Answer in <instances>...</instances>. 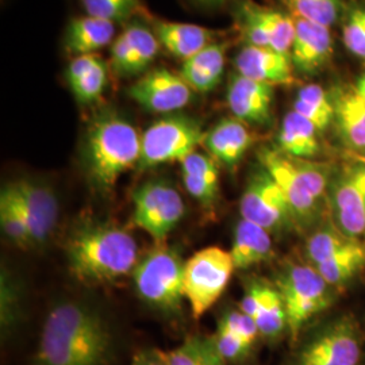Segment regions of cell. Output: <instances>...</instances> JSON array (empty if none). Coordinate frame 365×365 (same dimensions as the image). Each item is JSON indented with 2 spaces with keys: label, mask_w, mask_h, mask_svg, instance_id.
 I'll list each match as a JSON object with an SVG mask.
<instances>
[{
  "label": "cell",
  "mask_w": 365,
  "mask_h": 365,
  "mask_svg": "<svg viewBox=\"0 0 365 365\" xmlns=\"http://www.w3.org/2000/svg\"><path fill=\"white\" fill-rule=\"evenodd\" d=\"M114 334L98 310L80 302H63L48 314L33 365H108Z\"/></svg>",
  "instance_id": "6da1fadb"
},
{
  "label": "cell",
  "mask_w": 365,
  "mask_h": 365,
  "mask_svg": "<svg viewBox=\"0 0 365 365\" xmlns=\"http://www.w3.org/2000/svg\"><path fill=\"white\" fill-rule=\"evenodd\" d=\"M69 271L80 282H113L134 271L138 247L125 229L107 222L80 225L66 241Z\"/></svg>",
  "instance_id": "7a4b0ae2"
},
{
  "label": "cell",
  "mask_w": 365,
  "mask_h": 365,
  "mask_svg": "<svg viewBox=\"0 0 365 365\" xmlns=\"http://www.w3.org/2000/svg\"><path fill=\"white\" fill-rule=\"evenodd\" d=\"M141 135L114 110H103L92 118L84 141V164L98 188H113L125 172L138 165Z\"/></svg>",
  "instance_id": "3957f363"
},
{
  "label": "cell",
  "mask_w": 365,
  "mask_h": 365,
  "mask_svg": "<svg viewBox=\"0 0 365 365\" xmlns=\"http://www.w3.org/2000/svg\"><path fill=\"white\" fill-rule=\"evenodd\" d=\"M259 160L284 192L297 218L313 217L318 200L327 192V175L321 167L268 148L261 149Z\"/></svg>",
  "instance_id": "277c9868"
},
{
  "label": "cell",
  "mask_w": 365,
  "mask_h": 365,
  "mask_svg": "<svg viewBox=\"0 0 365 365\" xmlns=\"http://www.w3.org/2000/svg\"><path fill=\"white\" fill-rule=\"evenodd\" d=\"M184 262L175 249L156 245L133 271L138 295L161 313L178 314L182 310Z\"/></svg>",
  "instance_id": "5b68a950"
},
{
  "label": "cell",
  "mask_w": 365,
  "mask_h": 365,
  "mask_svg": "<svg viewBox=\"0 0 365 365\" xmlns=\"http://www.w3.org/2000/svg\"><path fill=\"white\" fill-rule=\"evenodd\" d=\"M235 268L230 250L207 247L184 262L182 292L194 318H200L218 302Z\"/></svg>",
  "instance_id": "8992f818"
},
{
  "label": "cell",
  "mask_w": 365,
  "mask_h": 365,
  "mask_svg": "<svg viewBox=\"0 0 365 365\" xmlns=\"http://www.w3.org/2000/svg\"><path fill=\"white\" fill-rule=\"evenodd\" d=\"M205 131L195 118L170 114L152 123L141 135V170L156 168L163 164L182 163L203 145Z\"/></svg>",
  "instance_id": "52a82bcc"
},
{
  "label": "cell",
  "mask_w": 365,
  "mask_h": 365,
  "mask_svg": "<svg viewBox=\"0 0 365 365\" xmlns=\"http://www.w3.org/2000/svg\"><path fill=\"white\" fill-rule=\"evenodd\" d=\"M276 288L284 303L288 336L297 342L304 325L329 304L327 282L314 267L294 265L277 279Z\"/></svg>",
  "instance_id": "ba28073f"
},
{
  "label": "cell",
  "mask_w": 365,
  "mask_h": 365,
  "mask_svg": "<svg viewBox=\"0 0 365 365\" xmlns=\"http://www.w3.org/2000/svg\"><path fill=\"white\" fill-rule=\"evenodd\" d=\"M133 225L150 235L156 245L165 242L185 212L179 191L161 179L145 182L138 187L133 194Z\"/></svg>",
  "instance_id": "9c48e42d"
},
{
  "label": "cell",
  "mask_w": 365,
  "mask_h": 365,
  "mask_svg": "<svg viewBox=\"0 0 365 365\" xmlns=\"http://www.w3.org/2000/svg\"><path fill=\"white\" fill-rule=\"evenodd\" d=\"M361 360L357 327L349 319H341L302 342L288 365H360Z\"/></svg>",
  "instance_id": "30bf717a"
},
{
  "label": "cell",
  "mask_w": 365,
  "mask_h": 365,
  "mask_svg": "<svg viewBox=\"0 0 365 365\" xmlns=\"http://www.w3.org/2000/svg\"><path fill=\"white\" fill-rule=\"evenodd\" d=\"M0 195L6 196L25 220L34 245L43 244L52 235L58 218V202L48 184L19 179L6 184Z\"/></svg>",
  "instance_id": "8fae6325"
},
{
  "label": "cell",
  "mask_w": 365,
  "mask_h": 365,
  "mask_svg": "<svg viewBox=\"0 0 365 365\" xmlns=\"http://www.w3.org/2000/svg\"><path fill=\"white\" fill-rule=\"evenodd\" d=\"M240 212L242 220L253 222L269 233L287 229L297 218L284 192L265 170L250 178L241 196Z\"/></svg>",
  "instance_id": "7c38bea8"
},
{
  "label": "cell",
  "mask_w": 365,
  "mask_h": 365,
  "mask_svg": "<svg viewBox=\"0 0 365 365\" xmlns=\"http://www.w3.org/2000/svg\"><path fill=\"white\" fill-rule=\"evenodd\" d=\"M237 10L238 29L247 45L271 48L289 54L295 37L292 15L264 7L250 0L242 1Z\"/></svg>",
  "instance_id": "4fadbf2b"
},
{
  "label": "cell",
  "mask_w": 365,
  "mask_h": 365,
  "mask_svg": "<svg viewBox=\"0 0 365 365\" xmlns=\"http://www.w3.org/2000/svg\"><path fill=\"white\" fill-rule=\"evenodd\" d=\"M137 105L155 114H175L192 101L194 91L180 73L165 68L145 72L128 90Z\"/></svg>",
  "instance_id": "5bb4252c"
},
{
  "label": "cell",
  "mask_w": 365,
  "mask_h": 365,
  "mask_svg": "<svg viewBox=\"0 0 365 365\" xmlns=\"http://www.w3.org/2000/svg\"><path fill=\"white\" fill-rule=\"evenodd\" d=\"M274 86L233 73L226 91V102L235 118L250 123L265 125L271 120Z\"/></svg>",
  "instance_id": "9a60e30c"
},
{
  "label": "cell",
  "mask_w": 365,
  "mask_h": 365,
  "mask_svg": "<svg viewBox=\"0 0 365 365\" xmlns=\"http://www.w3.org/2000/svg\"><path fill=\"white\" fill-rule=\"evenodd\" d=\"M240 310L256 322L261 339L274 341L287 333L286 309L276 287L253 283L241 300Z\"/></svg>",
  "instance_id": "2e32d148"
},
{
  "label": "cell",
  "mask_w": 365,
  "mask_h": 365,
  "mask_svg": "<svg viewBox=\"0 0 365 365\" xmlns=\"http://www.w3.org/2000/svg\"><path fill=\"white\" fill-rule=\"evenodd\" d=\"M235 72L271 86L294 83L291 56L271 48L245 45L237 53Z\"/></svg>",
  "instance_id": "e0dca14e"
},
{
  "label": "cell",
  "mask_w": 365,
  "mask_h": 365,
  "mask_svg": "<svg viewBox=\"0 0 365 365\" xmlns=\"http://www.w3.org/2000/svg\"><path fill=\"white\" fill-rule=\"evenodd\" d=\"M294 21L295 37L289 52L292 66L300 73H313L325 66L333 54L330 29L297 16Z\"/></svg>",
  "instance_id": "ac0fdd59"
},
{
  "label": "cell",
  "mask_w": 365,
  "mask_h": 365,
  "mask_svg": "<svg viewBox=\"0 0 365 365\" xmlns=\"http://www.w3.org/2000/svg\"><path fill=\"white\" fill-rule=\"evenodd\" d=\"M334 209L341 232L351 238L365 233V167L353 170L339 182Z\"/></svg>",
  "instance_id": "d6986e66"
},
{
  "label": "cell",
  "mask_w": 365,
  "mask_h": 365,
  "mask_svg": "<svg viewBox=\"0 0 365 365\" xmlns=\"http://www.w3.org/2000/svg\"><path fill=\"white\" fill-rule=\"evenodd\" d=\"M255 141L245 122L237 118H223L205 134L203 146L207 153L226 167H235L245 156Z\"/></svg>",
  "instance_id": "ffe728a7"
},
{
  "label": "cell",
  "mask_w": 365,
  "mask_h": 365,
  "mask_svg": "<svg viewBox=\"0 0 365 365\" xmlns=\"http://www.w3.org/2000/svg\"><path fill=\"white\" fill-rule=\"evenodd\" d=\"M66 80L78 105H92L107 87V64L98 54L76 56L66 68Z\"/></svg>",
  "instance_id": "44dd1931"
},
{
  "label": "cell",
  "mask_w": 365,
  "mask_h": 365,
  "mask_svg": "<svg viewBox=\"0 0 365 365\" xmlns=\"http://www.w3.org/2000/svg\"><path fill=\"white\" fill-rule=\"evenodd\" d=\"M227 48L225 42H212L182 61L179 73L192 91L206 93L218 87L225 73Z\"/></svg>",
  "instance_id": "7402d4cb"
},
{
  "label": "cell",
  "mask_w": 365,
  "mask_h": 365,
  "mask_svg": "<svg viewBox=\"0 0 365 365\" xmlns=\"http://www.w3.org/2000/svg\"><path fill=\"white\" fill-rule=\"evenodd\" d=\"M114 22L90 15L78 16L69 22L64 34V48L69 54H96L115 39Z\"/></svg>",
  "instance_id": "603a6c76"
},
{
  "label": "cell",
  "mask_w": 365,
  "mask_h": 365,
  "mask_svg": "<svg viewBox=\"0 0 365 365\" xmlns=\"http://www.w3.org/2000/svg\"><path fill=\"white\" fill-rule=\"evenodd\" d=\"M153 31L160 45H163L173 57L180 58L182 61L188 60L214 42L212 30L192 24L156 19L153 22Z\"/></svg>",
  "instance_id": "cb8c5ba5"
},
{
  "label": "cell",
  "mask_w": 365,
  "mask_h": 365,
  "mask_svg": "<svg viewBox=\"0 0 365 365\" xmlns=\"http://www.w3.org/2000/svg\"><path fill=\"white\" fill-rule=\"evenodd\" d=\"M334 119L342 141L365 153V99L354 88H339L331 96Z\"/></svg>",
  "instance_id": "d4e9b609"
},
{
  "label": "cell",
  "mask_w": 365,
  "mask_h": 365,
  "mask_svg": "<svg viewBox=\"0 0 365 365\" xmlns=\"http://www.w3.org/2000/svg\"><path fill=\"white\" fill-rule=\"evenodd\" d=\"M318 130L310 120L297 111L287 113L277 134V150L287 156L307 160L318 155Z\"/></svg>",
  "instance_id": "484cf974"
},
{
  "label": "cell",
  "mask_w": 365,
  "mask_h": 365,
  "mask_svg": "<svg viewBox=\"0 0 365 365\" xmlns=\"http://www.w3.org/2000/svg\"><path fill=\"white\" fill-rule=\"evenodd\" d=\"M230 253L237 269H247L260 264L272 253L271 235L259 225L241 220L235 227Z\"/></svg>",
  "instance_id": "4316f807"
},
{
  "label": "cell",
  "mask_w": 365,
  "mask_h": 365,
  "mask_svg": "<svg viewBox=\"0 0 365 365\" xmlns=\"http://www.w3.org/2000/svg\"><path fill=\"white\" fill-rule=\"evenodd\" d=\"M364 265L365 247L359 241L352 240L339 253L313 267L327 282V286H337L348 282Z\"/></svg>",
  "instance_id": "83f0119b"
},
{
  "label": "cell",
  "mask_w": 365,
  "mask_h": 365,
  "mask_svg": "<svg viewBox=\"0 0 365 365\" xmlns=\"http://www.w3.org/2000/svg\"><path fill=\"white\" fill-rule=\"evenodd\" d=\"M292 110L310 120L318 131L327 130L334 119L333 98L318 84H309L300 88Z\"/></svg>",
  "instance_id": "f1b7e54d"
},
{
  "label": "cell",
  "mask_w": 365,
  "mask_h": 365,
  "mask_svg": "<svg viewBox=\"0 0 365 365\" xmlns=\"http://www.w3.org/2000/svg\"><path fill=\"white\" fill-rule=\"evenodd\" d=\"M123 31L130 45L128 76H140L141 73L148 72V68L155 61L160 42L153 29H149L140 22H133Z\"/></svg>",
  "instance_id": "f546056e"
},
{
  "label": "cell",
  "mask_w": 365,
  "mask_h": 365,
  "mask_svg": "<svg viewBox=\"0 0 365 365\" xmlns=\"http://www.w3.org/2000/svg\"><path fill=\"white\" fill-rule=\"evenodd\" d=\"M170 365H229L218 352L212 336L191 334L168 352Z\"/></svg>",
  "instance_id": "4dcf8cb0"
},
{
  "label": "cell",
  "mask_w": 365,
  "mask_h": 365,
  "mask_svg": "<svg viewBox=\"0 0 365 365\" xmlns=\"http://www.w3.org/2000/svg\"><path fill=\"white\" fill-rule=\"evenodd\" d=\"M292 15L321 26H333L341 11L339 0H286Z\"/></svg>",
  "instance_id": "1f68e13d"
},
{
  "label": "cell",
  "mask_w": 365,
  "mask_h": 365,
  "mask_svg": "<svg viewBox=\"0 0 365 365\" xmlns=\"http://www.w3.org/2000/svg\"><path fill=\"white\" fill-rule=\"evenodd\" d=\"M218 352L229 365H242L248 361L255 352L256 345L237 334L233 330L218 324L217 331L212 336Z\"/></svg>",
  "instance_id": "d6a6232c"
},
{
  "label": "cell",
  "mask_w": 365,
  "mask_h": 365,
  "mask_svg": "<svg viewBox=\"0 0 365 365\" xmlns=\"http://www.w3.org/2000/svg\"><path fill=\"white\" fill-rule=\"evenodd\" d=\"M86 15L106 19L110 22H122L130 19L143 10L140 0H80Z\"/></svg>",
  "instance_id": "836d02e7"
},
{
  "label": "cell",
  "mask_w": 365,
  "mask_h": 365,
  "mask_svg": "<svg viewBox=\"0 0 365 365\" xmlns=\"http://www.w3.org/2000/svg\"><path fill=\"white\" fill-rule=\"evenodd\" d=\"M352 240L354 238L344 235L342 232H336L330 229L319 230L312 235V238L307 242L309 259L312 260L313 265H317L322 261L327 260L333 255L339 253V250L345 248Z\"/></svg>",
  "instance_id": "e575fe53"
},
{
  "label": "cell",
  "mask_w": 365,
  "mask_h": 365,
  "mask_svg": "<svg viewBox=\"0 0 365 365\" xmlns=\"http://www.w3.org/2000/svg\"><path fill=\"white\" fill-rule=\"evenodd\" d=\"M0 226L3 233L15 245L21 248H29L34 245L26 222L19 215L13 203L3 195H0Z\"/></svg>",
  "instance_id": "d590c367"
},
{
  "label": "cell",
  "mask_w": 365,
  "mask_h": 365,
  "mask_svg": "<svg viewBox=\"0 0 365 365\" xmlns=\"http://www.w3.org/2000/svg\"><path fill=\"white\" fill-rule=\"evenodd\" d=\"M344 43L353 56L365 60V9L352 10L344 25Z\"/></svg>",
  "instance_id": "8d00e7d4"
},
{
  "label": "cell",
  "mask_w": 365,
  "mask_h": 365,
  "mask_svg": "<svg viewBox=\"0 0 365 365\" xmlns=\"http://www.w3.org/2000/svg\"><path fill=\"white\" fill-rule=\"evenodd\" d=\"M182 182L187 192L205 206H212L218 197V184L220 182L199 178L195 175L182 173Z\"/></svg>",
  "instance_id": "74e56055"
},
{
  "label": "cell",
  "mask_w": 365,
  "mask_h": 365,
  "mask_svg": "<svg viewBox=\"0 0 365 365\" xmlns=\"http://www.w3.org/2000/svg\"><path fill=\"white\" fill-rule=\"evenodd\" d=\"M180 164H182V173L195 175L199 178L220 182V179H218V161L210 155L200 153V152L195 150L190 156L185 157Z\"/></svg>",
  "instance_id": "f35d334b"
},
{
  "label": "cell",
  "mask_w": 365,
  "mask_h": 365,
  "mask_svg": "<svg viewBox=\"0 0 365 365\" xmlns=\"http://www.w3.org/2000/svg\"><path fill=\"white\" fill-rule=\"evenodd\" d=\"M130 60V45L125 31H122L110 45V64L118 76H128V66Z\"/></svg>",
  "instance_id": "ab89813d"
},
{
  "label": "cell",
  "mask_w": 365,
  "mask_h": 365,
  "mask_svg": "<svg viewBox=\"0 0 365 365\" xmlns=\"http://www.w3.org/2000/svg\"><path fill=\"white\" fill-rule=\"evenodd\" d=\"M130 365H170L168 352L158 348H146L134 354Z\"/></svg>",
  "instance_id": "60d3db41"
},
{
  "label": "cell",
  "mask_w": 365,
  "mask_h": 365,
  "mask_svg": "<svg viewBox=\"0 0 365 365\" xmlns=\"http://www.w3.org/2000/svg\"><path fill=\"white\" fill-rule=\"evenodd\" d=\"M353 88L356 90V92H357L359 95H361L365 99V72L359 78V80L356 81V86H354Z\"/></svg>",
  "instance_id": "b9f144b4"
},
{
  "label": "cell",
  "mask_w": 365,
  "mask_h": 365,
  "mask_svg": "<svg viewBox=\"0 0 365 365\" xmlns=\"http://www.w3.org/2000/svg\"><path fill=\"white\" fill-rule=\"evenodd\" d=\"M194 1L200 6H217L223 3L225 0H194Z\"/></svg>",
  "instance_id": "7bdbcfd3"
}]
</instances>
